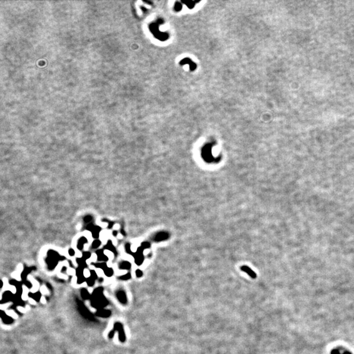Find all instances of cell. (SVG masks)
I'll return each mask as SVG.
<instances>
[{
    "mask_svg": "<svg viewBox=\"0 0 354 354\" xmlns=\"http://www.w3.org/2000/svg\"><path fill=\"white\" fill-rule=\"evenodd\" d=\"M87 283H88V285H89V286H92V285H93V284L94 283V279L93 278H92L91 277V278H88Z\"/></svg>",
    "mask_w": 354,
    "mask_h": 354,
    "instance_id": "cell-13",
    "label": "cell"
},
{
    "mask_svg": "<svg viewBox=\"0 0 354 354\" xmlns=\"http://www.w3.org/2000/svg\"><path fill=\"white\" fill-rule=\"evenodd\" d=\"M142 275H143V273H142V272L141 271V270H136V276L138 277V278H140V277L142 276Z\"/></svg>",
    "mask_w": 354,
    "mask_h": 354,
    "instance_id": "cell-14",
    "label": "cell"
},
{
    "mask_svg": "<svg viewBox=\"0 0 354 354\" xmlns=\"http://www.w3.org/2000/svg\"><path fill=\"white\" fill-rule=\"evenodd\" d=\"M87 243V239H86L85 237H81L80 238L79 240L78 241V248L79 250H81L83 249V245H85V243Z\"/></svg>",
    "mask_w": 354,
    "mask_h": 354,
    "instance_id": "cell-5",
    "label": "cell"
},
{
    "mask_svg": "<svg viewBox=\"0 0 354 354\" xmlns=\"http://www.w3.org/2000/svg\"><path fill=\"white\" fill-rule=\"evenodd\" d=\"M106 248L108 250H110L111 251H112V252H115V251L116 252V250H115V249L114 247V246H113L111 241H109L108 244H107L106 246Z\"/></svg>",
    "mask_w": 354,
    "mask_h": 354,
    "instance_id": "cell-8",
    "label": "cell"
},
{
    "mask_svg": "<svg viewBox=\"0 0 354 354\" xmlns=\"http://www.w3.org/2000/svg\"><path fill=\"white\" fill-rule=\"evenodd\" d=\"M84 220H85V222H90L91 221V220H92V217L91 216H87L85 217Z\"/></svg>",
    "mask_w": 354,
    "mask_h": 354,
    "instance_id": "cell-16",
    "label": "cell"
},
{
    "mask_svg": "<svg viewBox=\"0 0 354 354\" xmlns=\"http://www.w3.org/2000/svg\"><path fill=\"white\" fill-rule=\"evenodd\" d=\"M331 354H352L350 351L346 350L344 348H339L338 349H335L331 351Z\"/></svg>",
    "mask_w": 354,
    "mask_h": 354,
    "instance_id": "cell-3",
    "label": "cell"
},
{
    "mask_svg": "<svg viewBox=\"0 0 354 354\" xmlns=\"http://www.w3.org/2000/svg\"><path fill=\"white\" fill-rule=\"evenodd\" d=\"M97 257H98V260L99 261H103L105 262L108 260V258L107 256L105 255V252L102 251V250H98L97 251Z\"/></svg>",
    "mask_w": 354,
    "mask_h": 354,
    "instance_id": "cell-2",
    "label": "cell"
},
{
    "mask_svg": "<svg viewBox=\"0 0 354 354\" xmlns=\"http://www.w3.org/2000/svg\"><path fill=\"white\" fill-rule=\"evenodd\" d=\"M117 234H118V232H117V231H114V232H113V234H114V236H116V235H117Z\"/></svg>",
    "mask_w": 354,
    "mask_h": 354,
    "instance_id": "cell-18",
    "label": "cell"
},
{
    "mask_svg": "<svg viewBox=\"0 0 354 354\" xmlns=\"http://www.w3.org/2000/svg\"><path fill=\"white\" fill-rule=\"evenodd\" d=\"M100 244H101L100 241H99V240H95V241H94V242H93V243H92V248H93V249H97V248L99 247L100 245Z\"/></svg>",
    "mask_w": 354,
    "mask_h": 354,
    "instance_id": "cell-10",
    "label": "cell"
},
{
    "mask_svg": "<svg viewBox=\"0 0 354 354\" xmlns=\"http://www.w3.org/2000/svg\"><path fill=\"white\" fill-rule=\"evenodd\" d=\"M150 247V244L147 242H144L142 244V248H148Z\"/></svg>",
    "mask_w": 354,
    "mask_h": 354,
    "instance_id": "cell-15",
    "label": "cell"
},
{
    "mask_svg": "<svg viewBox=\"0 0 354 354\" xmlns=\"http://www.w3.org/2000/svg\"><path fill=\"white\" fill-rule=\"evenodd\" d=\"M68 253H69V255L70 256H74V255H75V251H74V250L72 249H70L69 251H68Z\"/></svg>",
    "mask_w": 354,
    "mask_h": 354,
    "instance_id": "cell-17",
    "label": "cell"
},
{
    "mask_svg": "<svg viewBox=\"0 0 354 354\" xmlns=\"http://www.w3.org/2000/svg\"><path fill=\"white\" fill-rule=\"evenodd\" d=\"M100 231V228L98 227V226H95L93 231H92V232H93V237L94 238H97L99 236Z\"/></svg>",
    "mask_w": 354,
    "mask_h": 354,
    "instance_id": "cell-7",
    "label": "cell"
},
{
    "mask_svg": "<svg viewBox=\"0 0 354 354\" xmlns=\"http://www.w3.org/2000/svg\"><path fill=\"white\" fill-rule=\"evenodd\" d=\"M83 275H84V277H85V278H87V279H88V278H91V272L89 271V270H88L87 269L83 270Z\"/></svg>",
    "mask_w": 354,
    "mask_h": 354,
    "instance_id": "cell-11",
    "label": "cell"
},
{
    "mask_svg": "<svg viewBox=\"0 0 354 354\" xmlns=\"http://www.w3.org/2000/svg\"><path fill=\"white\" fill-rule=\"evenodd\" d=\"M82 258H83V259H84V260H87V259H88V258H91V253H90V252H87V251H86V252H83V256H82Z\"/></svg>",
    "mask_w": 354,
    "mask_h": 354,
    "instance_id": "cell-12",
    "label": "cell"
},
{
    "mask_svg": "<svg viewBox=\"0 0 354 354\" xmlns=\"http://www.w3.org/2000/svg\"><path fill=\"white\" fill-rule=\"evenodd\" d=\"M104 272H105V275L108 277L112 276L113 275V273H114V272H113V270L112 268H110V267H108L104 270Z\"/></svg>",
    "mask_w": 354,
    "mask_h": 354,
    "instance_id": "cell-9",
    "label": "cell"
},
{
    "mask_svg": "<svg viewBox=\"0 0 354 354\" xmlns=\"http://www.w3.org/2000/svg\"><path fill=\"white\" fill-rule=\"evenodd\" d=\"M167 237H168V234H166V233H160V234L157 235V236L156 237V241L164 240V239H166Z\"/></svg>",
    "mask_w": 354,
    "mask_h": 354,
    "instance_id": "cell-6",
    "label": "cell"
},
{
    "mask_svg": "<svg viewBox=\"0 0 354 354\" xmlns=\"http://www.w3.org/2000/svg\"><path fill=\"white\" fill-rule=\"evenodd\" d=\"M241 270H242V271H243L244 272H245L247 274H248L251 278L255 279L256 278H257V274H256V273L252 269L250 268L249 267L247 266H243L241 267Z\"/></svg>",
    "mask_w": 354,
    "mask_h": 354,
    "instance_id": "cell-1",
    "label": "cell"
},
{
    "mask_svg": "<svg viewBox=\"0 0 354 354\" xmlns=\"http://www.w3.org/2000/svg\"><path fill=\"white\" fill-rule=\"evenodd\" d=\"M130 266H131V264H130L129 262L123 261L121 263H120V268L123 270H129L130 268Z\"/></svg>",
    "mask_w": 354,
    "mask_h": 354,
    "instance_id": "cell-4",
    "label": "cell"
}]
</instances>
